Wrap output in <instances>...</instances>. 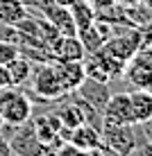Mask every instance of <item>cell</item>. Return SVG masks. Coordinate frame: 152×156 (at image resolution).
<instances>
[{
    "instance_id": "cell-14",
    "label": "cell",
    "mask_w": 152,
    "mask_h": 156,
    "mask_svg": "<svg viewBox=\"0 0 152 156\" xmlns=\"http://www.w3.org/2000/svg\"><path fill=\"white\" fill-rule=\"evenodd\" d=\"M66 7H68L70 16H73V23L77 30H84L95 23V7L91 2H86V0H70Z\"/></svg>"
},
{
    "instance_id": "cell-2",
    "label": "cell",
    "mask_w": 152,
    "mask_h": 156,
    "mask_svg": "<svg viewBox=\"0 0 152 156\" xmlns=\"http://www.w3.org/2000/svg\"><path fill=\"white\" fill-rule=\"evenodd\" d=\"M30 79H32V90H34L36 98H41L46 102L64 100V98H66V90L61 88V84H59V79L55 75V68H52L50 61L34 63Z\"/></svg>"
},
{
    "instance_id": "cell-29",
    "label": "cell",
    "mask_w": 152,
    "mask_h": 156,
    "mask_svg": "<svg viewBox=\"0 0 152 156\" xmlns=\"http://www.w3.org/2000/svg\"><path fill=\"white\" fill-rule=\"evenodd\" d=\"M41 156H50V154H41Z\"/></svg>"
},
{
    "instance_id": "cell-15",
    "label": "cell",
    "mask_w": 152,
    "mask_h": 156,
    "mask_svg": "<svg viewBox=\"0 0 152 156\" xmlns=\"http://www.w3.org/2000/svg\"><path fill=\"white\" fill-rule=\"evenodd\" d=\"M57 118H59V122H61V127L64 129H75V127H80L84 122V118H82V109L77 106V102H75V98L73 100H68V102H64L61 106L57 109V113H55Z\"/></svg>"
},
{
    "instance_id": "cell-26",
    "label": "cell",
    "mask_w": 152,
    "mask_h": 156,
    "mask_svg": "<svg viewBox=\"0 0 152 156\" xmlns=\"http://www.w3.org/2000/svg\"><path fill=\"white\" fill-rule=\"evenodd\" d=\"M116 5H123V7H134V5H139L141 0H113Z\"/></svg>"
},
{
    "instance_id": "cell-22",
    "label": "cell",
    "mask_w": 152,
    "mask_h": 156,
    "mask_svg": "<svg viewBox=\"0 0 152 156\" xmlns=\"http://www.w3.org/2000/svg\"><path fill=\"white\" fill-rule=\"evenodd\" d=\"M0 156H16L12 145H9V140L2 136V133H0Z\"/></svg>"
},
{
    "instance_id": "cell-13",
    "label": "cell",
    "mask_w": 152,
    "mask_h": 156,
    "mask_svg": "<svg viewBox=\"0 0 152 156\" xmlns=\"http://www.w3.org/2000/svg\"><path fill=\"white\" fill-rule=\"evenodd\" d=\"M129 104H132V115H134V125H141L148 118H152V95L145 88L129 90Z\"/></svg>"
},
{
    "instance_id": "cell-4",
    "label": "cell",
    "mask_w": 152,
    "mask_h": 156,
    "mask_svg": "<svg viewBox=\"0 0 152 156\" xmlns=\"http://www.w3.org/2000/svg\"><path fill=\"white\" fill-rule=\"evenodd\" d=\"M7 140L12 145L16 156H41V154H48L46 147H43V143L39 140V136H36L32 120L14 127V131L9 133Z\"/></svg>"
},
{
    "instance_id": "cell-27",
    "label": "cell",
    "mask_w": 152,
    "mask_h": 156,
    "mask_svg": "<svg viewBox=\"0 0 152 156\" xmlns=\"http://www.w3.org/2000/svg\"><path fill=\"white\" fill-rule=\"evenodd\" d=\"M141 2H143V5H145V7H148V9H150V12H152V0H141Z\"/></svg>"
},
{
    "instance_id": "cell-16",
    "label": "cell",
    "mask_w": 152,
    "mask_h": 156,
    "mask_svg": "<svg viewBox=\"0 0 152 156\" xmlns=\"http://www.w3.org/2000/svg\"><path fill=\"white\" fill-rule=\"evenodd\" d=\"M32 68H34V63L23 55H18L14 61H9L7 70H9V77H12V86H23L25 82H30Z\"/></svg>"
},
{
    "instance_id": "cell-6",
    "label": "cell",
    "mask_w": 152,
    "mask_h": 156,
    "mask_svg": "<svg viewBox=\"0 0 152 156\" xmlns=\"http://www.w3.org/2000/svg\"><path fill=\"white\" fill-rule=\"evenodd\" d=\"M102 125H134L127 93H111L109 102L102 109Z\"/></svg>"
},
{
    "instance_id": "cell-5",
    "label": "cell",
    "mask_w": 152,
    "mask_h": 156,
    "mask_svg": "<svg viewBox=\"0 0 152 156\" xmlns=\"http://www.w3.org/2000/svg\"><path fill=\"white\" fill-rule=\"evenodd\" d=\"M102 50L127 63L141 50V27H125L120 36H109L102 45Z\"/></svg>"
},
{
    "instance_id": "cell-7",
    "label": "cell",
    "mask_w": 152,
    "mask_h": 156,
    "mask_svg": "<svg viewBox=\"0 0 152 156\" xmlns=\"http://www.w3.org/2000/svg\"><path fill=\"white\" fill-rule=\"evenodd\" d=\"M52 68H55V75L61 84V88L66 90V95H70L73 90H77V86L84 82L86 73L82 61H61V59H52Z\"/></svg>"
},
{
    "instance_id": "cell-28",
    "label": "cell",
    "mask_w": 152,
    "mask_h": 156,
    "mask_svg": "<svg viewBox=\"0 0 152 156\" xmlns=\"http://www.w3.org/2000/svg\"><path fill=\"white\" fill-rule=\"evenodd\" d=\"M0 127H2V118H0Z\"/></svg>"
},
{
    "instance_id": "cell-21",
    "label": "cell",
    "mask_w": 152,
    "mask_h": 156,
    "mask_svg": "<svg viewBox=\"0 0 152 156\" xmlns=\"http://www.w3.org/2000/svg\"><path fill=\"white\" fill-rule=\"evenodd\" d=\"M9 86H12V77H9V70H7V66H2V63H0V90L9 88Z\"/></svg>"
},
{
    "instance_id": "cell-23",
    "label": "cell",
    "mask_w": 152,
    "mask_h": 156,
    "mask_svg": "<svg viewBox=\"0 0 152 156\" xmlns=\"http://www.w3.org/2000/svg\"><path fill=\"white\" fill-rule=\"evenodd\" d=\"M136 127H141V131H143L145 140H152V118H148L145 122H141V125H136Z\"/></svg>"
},
{
    "instance_id": "cell-19",
    "label": "cell",
    "mask_w": 152,
    "mask_h": 156,
    "mask_svg": "<svg viewBox=\"0 0 152 156\" xmlns=\"http://www.w3.org/2000/svg\"><path fill=\"white\" fill-rule=\"evenodd\" d=\"M0 41H12V43H18V41H20V32L16 30V25L0 23Z\"/></svg>"
},
{
    "instance_id": "cell-20",
    "label": "cell",
    "mask_w": 152,
    "mask_h": 156,
    "mask_svg": "<svg viewBox=\"0 0 152 156\" xmlns=\"http://www.w3.org/2000/svg\"><path fill=\"white\" fill-rule=\"evenodd\" d=\"M50 156H86L84 152H80V149H75L73 145H68V143H64L59 149H55Z\"/></svg>"
},
{
    "instance_id": "cell-17",
    "label": "cell",
    "mask_w": 152,
    "mask_h": 156,
    "mask_svg": "<svg viewBox=\"0 0 152 156\" xmlns=\"http://www.w3.org/2000/svg\"><path fill=\"white\" fill-rule=\"evenodd\" d=\"M25 16H28V7L23 5V0H0V23L16 25Z\"/></svg>"
},
{
    "instance_id": "cell-1",
    "label": "cell",
    "mask_w": 152,
    "mask_h": 156,
    "mask_svg": "<svg viewBox=\"0 0 152 156\" xmlns=\"http://www.w3.org/2000/svg\"><path fill=\"white\" fill-rule=\"evenodd\" d=\"M0 118L5 125H23L32 118V100L28 93L20 90V86H9L0 90Z\"/></svg>"
},
{
    "instance_id": "cell-3",
    "label": "cell",
    "mask_w": 152,
    "mask_h": 156,
    "mask_svg": "<svg viewBox=\"0 0 152 156\" xmlns=\"http://www.w3.org/2000/svg\"><path fill=\"white\" fill-rule=\"evenodd\" d=\"M100 136H102V145L105 147L113 149L120 156H129L134 152V147L139 145L134 125H102Z\"/></svg>"
},
{
    "instance_id": "cell-12",
    "label": "cell",
    "mask_w": 152,
    "mask_h": 156,
    "mask_svg": "<svg viewBox=\"0 0 152 156\" xmlns=\"http://www.w3.org/2000/svg\"><path fill=\"white\" fill-rule=\"evenodd\" d=\"M43 18H48L52 25H55L57 32H59V36H75V34H77V27H75L73 16H70L66 5H57L55 2L46 14H43Z\"/></svg>"
},
{
    "instance_id": "cell-11",
    "label": "cell",
    "mask_w": 152,
    "mask_h": 156,
    "mask_svg": "<svg viewBox=\"0 0 152 156\" xmlns=\"http://www.w3.org/2000/svg\"><path fill=\"white\" fill-rule=\"evenodd\" d=\"M123 75L129 79V84H132L134 88H145L148 90L150 84H152V66H148V63H145L143 59H139L136 55L127 61Z\"/></svg>"
},
{
    "instance_id": "cell-9",
    "label": "cell",
    "mask_w": 152,
    "mask_h": 156,
    "mask_svg": "<svg viewBox=\"0 0 152 156\" xmlns=\"http://www.w3.org/2000/svg\"><path fill=\"white\" fill-rule=\"evenodd\" d=\"M68 145H73L75 149L80 152H93L102 145V136H100V129L98 127H91V125H80L75 129H70L68 133Z\"/></svg>"
},
{
    "instance_id": "cell-18",
    "label": "cell",
    "mask_w": 152,
    "mask_h": 156,
    "mask_svg": "<svg viewBox=\"0 0 152 156\" xmlns=\"http://www.w3.org/2000/svg\"><path fill=\"white\" fill-rule=\"evenodd\" d=\"M20 55L18 50V43H12V41H0V63L7 66L9 61H14L16 57Z\"/></svg>"
},
{
    "instance_id": "cell-30",
    "label": "cell",
    "mask_w": 152,
    "mask_h": 156,
    "mask_svg": "<svg viewBox=\"0 0 152 156\" xmlns=\"http://www.w3.org/2000/svg\"><path fill=\"white\" fill-rule=\"evenodd\" d=\"M150 27H152V23H150Z\"/></svg>"
},
{
    "instance_id": "cell-10",
    "label": "cell",
    "mask_w": 152,
    "mask_h": 156,
    "mask_svg": "<svg viewBox=\"0 0 152 156\" xmlns=\"http://www.w3.org/2000/svg\"><path fill=\"white\" fill-rule=\"evenodd\" d=\"M50 52H52V59H61V61H84V57H86L77 34L75 36H59L50 45Z\"/></svg>"
},
{
    "instance_id": "cell-8",
    "label": "cell",
    "mask_w": 152,
    "mask_h": 156,
    "mask_svg": "<svg viewBox=\"0 0 152 156\" xmlns=\"http://www.w3.org/2000/svg\"><path fill=\"white\" fill-rule=\"evenodd\" d=\"M77 95L86 102V104H91L93 109H98L102 113L105 104L111 98V88H109V84H107V82H98V79L84 77V82L77 86Z\"/></svg>"
},
{
    "instance_id": "cell-25",
    "label": "cell",
    "mask_w": 152,
    "mask_h": 156,
    "mask_svg": "<svg viewBox=\"0 0 152 156\" xmlns=\"http://www.w3.org/2000/svg\"><path fill=\"white\" fill-rule=\"evenodd\" d=\"M86 2H91L95 9H102V7H109V5H113V0H86Z\"/></svg>"
},
{
    "instance_id": "cell-24",
    "label": "cell",
    "mask_w": 152,
    "mask_h": 156,
    "mask_svg": "<svg viewBox=\"0 0 152 156\" xmlns=\"http://www.w3.org/2000/svg\"><path fill=\"white\" fill-rule=\"evenodd\" d=\"M91 156H120V154H116L113 149H109V147H105V145H100L98 149H93V152H89Z\"/></svg>"
}]
</instances>
